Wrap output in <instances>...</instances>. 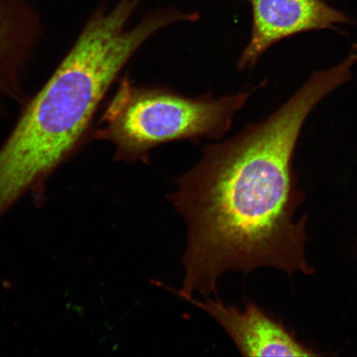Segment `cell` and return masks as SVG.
<instances>
[{
	"label": "cell",
	"instance_id": "cell-6",
	"mask_svg": "<svg viewBox=\"0 0 357 357\" xmlns=\"http://www.w3.org/2000/svg\"><path fill=\"white\" fill-rule=\"evenodd\" d=\"M41 35L39 17L24 0H0V110L26 100L24 77Z\"/></svg>",
	"mask_w": 357,
	"mask_h": 357
},
{
	"label": "cell",
	"instance_id": "cell-1",
	"mask_svg": "<svg viewBox=\"0 0 357 357\" xmlns=\"http://www.w3.org/2000/svg\"><path fill=\"white\" fill-rule=\"evenodd\" d=\"M345 82L337 66L315 71L270 117L205 146L197 166L177 178L168 199L188 229L178 296H217L218 278L230 271L312 273L305 257L306 218L293 220L303 198L292 171L294 149L312 110Z\"/></svg>",
	"mask_w": 357,
	"mask_h": 357
},
{
	"label": "cell",
	"instance_id": "cell-3",
	"mask_svg": "<svg viewBox=\"0 0 357 357\" xmlns=\"http://www.w3.org/2000/svg\"><path fill=\"white\" fill-rule=\"evenodd\" d=\"M252 93L191 99L166 89L138 86L124 77L91 139L112 142L119 162H147L151 149L169 142L220 139Z\"/></svg>",
	"mask_w": 357,
	"mask_h": 357
},
{
	"label": "cell",
	"instance_id": "cell-4",
	"mask_svg": "<svg viewBox=\"0 0 357 357\" xmlns=\"http://www.w3.org/2000/svg\"><path fill=\"white\" fill-rule=\"evenodd\" d=\"M251 38L241 55L239 69H252L271 47L281 40L310 31L351 24L342 12L324 0H250Z\"/></svg>",
	"mask_w": 357,
	"mask_h": 357
},
{
	"label": "cell",
	"instance_id": "cell-2",
	"mask_svg": "<svg viewBox=\"0 0 357 357\" xmlns=\"http://www.w3.org/2000/svg\"><path fill=\"white\" fill-rule=\"evenodd\" d=\"M142 0H120L91 16L38 92L26 99L0 146V218L29 192L41 195L58 168L91 139L93 120L114 80L147 39L172 24L166 10L125 30Z\"/></svg>",
	"mask_w": 357,
	"mask_h": 357
},
{
	"label": "cell",
	"instance_id": "cell-5",
	"mask_svg": "<svg viewBox=\"0 0 357 357\" xmlns=\"http://www.w3.org/2000/svg\"><path fill=\"white\" fill-rule=\"evenodd\" d=\"M213 317L244 356H314V352L297 342L282 325L249 301L241 311L218 300L183 298Z\"/></svg>",
	"mask_w": 357,
	"mask_h": 357
}]
</instances>
